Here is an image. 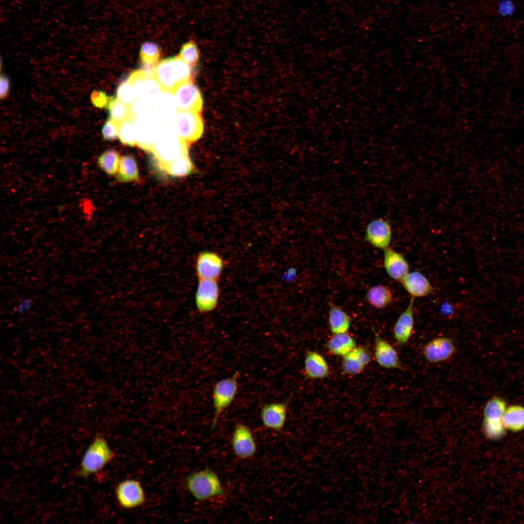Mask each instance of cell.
Instances as JSON below:
<instances>
[{"label":"cell","mask_w":524,"mask_h":524,"mask_svg":"<svg viewBox=\"0 0 524 524\" xmlns=\"http://www.w3.org/2000/svg\"><path fill=\"white\" fill-rule=\"evenodd\" d=\"M188 143L175 133L171 125H159L150 151L159 169L162 171L167 164L189 153Z\"/></svg>","instance_id":"obj_1"},{"label":"cell","mask_w":524,"mask_h":524,"mask_svg":"<svg viewBox=\"0 0 524 524\" xmlns=\"http://www.w3.org/2000/svg\"><path fill=\"white\" fill-rule=\"evenodd\" d=\"M185 485L191 495L199 502L223 496L226 493L218 474L209 467L191 473L186 479Z\"/></svg>","instance_id":"obj_2"},{"label":"cell","mask_w":524,"mask_h":524,"mask_svg":"<svg viewBox=\"0 0 524 524\" xmlns=\"http://www.w3.org/2000/svg\"><path fill=\"white\" fill-rule=\"evenodd\" d=\"M191 65L179 56L162 60L156 66L154 75L163 90L173 92L180 84L191 80Z\"/></svg>","instance_id":"obj_3"},{"label":"cell","mask_w":524,"mask_h":524,"mask_svg":"<svg viewBox=\"0 0 524 524\" xmlns=\"http://www.w3.org/2000/svg\"><path fill=\"white\" fill-rule=\"evenodd\" d=\"M115 453L105 439L96 437L86 449L82 458L78 474L87 477L98 472L114 458Z\"/></svg>","instance_id":"obj_4"},{"label":"cell","mask_w":524,"mask_h":524,"mask_svg":"<svg viewBox=\"0 0 524 524\" xmlns=\"http://www.w3.org/2000/svg\"><path fill=\"white\" fill-rule=\"evenodd\" d=\"M239 376L238 372L232 376L220 379L214 385L212 392L213 417L211 430L215 428L219 418L224 411L235 399L238 391Z\"/></svg>","instance_id":"obj_5"},{"label":"cell","mask_w":524,"mask_h":524,"mask_svg":"<svg viewBox=\"0 0 524 524\" xmlns=\"http://www.w3.org/2000/svg\"><path fill=\"white\" fill-rule=\"evenodd\" d=\"M175 133L188 143L199 139L204 131V124L199 112L179 111L171 122Z\"/></svg>","instance_id":"obj_6"},{"label":"cell","mask_w":524,"mask_h":524,"mask_svg":"<svg viewBox=\"0 0 524 524\" xmlns=\"http://www.w3.org/2000/svg\"><path fill=\"white\" fill-rule=\"evenodd\" d=\"M115 496L119 505L125 509L142 506L146 502V492L140 481L134 479L121 481L115 489Z\"/></svg>","instance_id":"obj_7"},{"label":"cell","mask_w":524,"mask_h":524,"mask_svg":"<svg viewBox=\"0 0 524 524\" xmlns=\"http://www.w3.org/2000/svg\"><path fill=\"white\" fill-rule=\"evenodd\" d=\"M230 444L235 456L241 460L253 458L257 452L258 446L253 432L249 426L243 423L235 425Z\"/></svg>","instance_id":"obj_8"},{"label":"cell","mask_w":524,"mask_h":524,"mask_svg":"<svg viewBox=\"0 0 524 524\" xmlns=\"http://www.w3.org/2000/svg\"><path fill=\"white\" fill-rule=\"evenodd\" d=\"M179 111L200 112L203 107L201 92L192 80L180 84L172 92Z\"/></svg>","instance_id":"obj_9"},{"label":"cell","mask_w":524,"mask_h":524,"mask_svg":"<svg viewBox=\"0 0 524 524\" xmlns=\"http://www.w3.org/2000/svg\"><path fill=\"white\" fill-rule=\"evenodd\" d=\"M127 80L133 87L138 98L153 101L163 90L154 74L142 69L132 72Z\"/></svg>","instance_id":"obj_10"},{"label":"cell","mask_w":524,"mask_h":524,"mask_svg":"<svg viewBox=\"0 0 524 524\" xmlns=\"http://www.w3.org/2000/svg\"><path fill=\"white\" fill-rule=\"evenodd\" d=\"M220 295L217 279H199L195 295V303L201 313L212 311L216 308Z\"/></svg>","instance_id":"obj_11"},{"label":"cell","mask_w":524,"mask_h":524,"mask_svg":"<svg viewBox=\"0 0 524 524\" xmlns=\"http://www.w3.org/2000/svg\"><path fill=\"white\" fill-rule=\"evenodd\" d=\"M287 414V402H273L264 404L262 407L260 418L265 428L280 432L285 426Z\"/></svg>","instance_id":"obj_12"},{"label":"cell","mask_w":524,"mask_h":524,"mask_svg":"<svg viewBox=\"0 0 524 524\" xmlns=\"http://www.w3.org/2000/svg\"><path fill=\"white\" fill-rule=\"evenodd\" d=\"M224 267V262L217 253L204 251L198 254L196 262V271L199 279H218Z\"/></svg>","instance_id":"obj_13"},{"label":"cell","mask_w":524,"mask_h":524,"mask_svg":"<svg viewBox=\"0 0 524 524\" xmlns=\"http://www.w3.org/2000/svg\"><path fill=\"white\" fill-rule=\"evenodd\" d=\"M136 144L143 150L150 152L159 124L153 115L133 117Z\"/></svg>","instance_id":"obj_14"},{"label":"cell","mask_w":524,"mask_h":524,"mask_svg":"<svg viewBox=\"0 0 524 524\" xmlns=\"http://www.w3.org/2000/svg\"><path fill=\"white\" fill-rule=\"evenodd\" d=\"M456 350L455 345L451 339L441 337L426 343L423 347V353L427 361L437 363L449 359L455 354Z\"/></svg>","instance_id":"obj_15"},{"label":"cell","mask_w":524,"mask_h":524,"mask_svg":"<svg viewBox=\"0 0 524 524\" xmlns=\"http://www.w3.org/2000/svg\"><path fill=\"white\" fill-rule=\"evenodd\" d=\"M375 339L374 357L377 364L386 369L404 371L397 351L389 342L373 330Z\"/></svg>","instance_id":"obj_16"},{"label":"cell","mask_w":524,"mask_h":524,"mask_svg":"<svg viewBox=\"0 0 524 524\" xmlns=\"http://www.w3.org/2000/svg\"><path fill=\"white\" fill-rule=\"evenodd\" d=\"M392 232L389 222L379 218L371 221L365 229V239L375 247L384 250L389 247Z\"/></svg>","instance_id":"obj_17"},{"label":"cell","mask_w":524,"mask_h":524,"mask_svg":"<svg viewBox=\"0 0 524 524\" xmlns=\"http://www.w3.org/2000/svg\"><path fill=\"white\" fill-rule=\"evenodd\" d=\"M153 116L159 124L171 125L178 108L172 92L162 90L153 102Z\"/></svg>","instance_id":"obj_18"},{"label":"cell","mask_w":524,"mask_h":524,"mask_svg":"<svg viewBox=\"0 0 524 524\" xmlns=\"http://www.w3.org/2000/svg\"><path fill=\"white\" fill-rule=\"evenodd\" d=\"M414 298L411 297L405 310L398 317L393 328V336L399 345H404L410 339L414 327Z\"/></svg>","instance_id":"obj_19"},{"label":"cell","mask_w":524,"mask_h":524,"mask_svg":"<svg viewBox=\"0 0 524 524\" xmlns=\"http://www.w3.org/2000/svg\"><path fill=\"white\" fill-rule=\"evenodd\" d=\"M371 360L369 350L363 346H356L343 357L342 370L346 375L361 373Z\"/></svg>","instance_id":"obj_20"},{"label":"cell","mask_w":524,"mask_h":524,"mask_svg":"<svg viewBox=\"0 0 524 524\" xmlns=\"http://www.w3.org/2000/svg\"><path fill=\"white\" fill-rule=\"evenodd\" d=\"M383 265L388 275L401 281L409 272V266L404 256L390 246L384 250Z\"/></svg>","instance_id":"obj_21"},{"label":"cell","mask_w":524,"mask_h":524,"mask_svg":"<svg viewBox=\"0 0 524 524\" xmlns=\"http://www.w3.org/2000/svg\"><path fill=\"white\" fill-rule=\"evenodd\" d=\"M411 297H423L430 294L434 288L429 280L421 272H409L400 281Z\"/></svg>","instance_id":"obj_22"},{"label":"cell","mask_w":524,"mask_h":524,"mask_svg":"<svg viewBox=\"0 0 524 524\" xmlns=\"http://www.w3.org/2000/svg\"><path fill=\"white\" fill-rule=\"evenodd\" d=\"M304 370L306 376L311 379H323L329 374L327 360L321 354L314 351L306 352Z\"/></svg>","instance_id":"obj_23"},{"label":"cell","mask_w":524,"mask_h":524,"mask_svg":"<svg viewBox=\"0 0 524 524\" xmlns=\"http://www.w3.org/2000/svg\"><path fill=\"white\" fill-rule=\"evenodd\" d=\"M356 346L355 339L347 332L334 334L326 344L331 354L342 357Z\"/></svg>","instance_id":"obj_24"},{"label":"cell","mask_w":524,"mask_h":524,"mask_svg":"<svg viewBox=\"0 0 524 524\" xmlns=\"http://www.w3.org/2000/svg\"><path fill=\"white\" fill-rule=\"evenodd\" d=\"M328 324L331 332L334 334L347 332L350 327L351 318L339 307L330 303Z\"/></svg>","instance_id":"obj_25"},{"label":"cell","mask_w":524,"mask_h":524,"mask_svg":"<svg viewBox=\"0 0 524 524\" xmlns=\"http://www.w3.org/2000/svg\"><path fill=\"white\" fill-rule=\"evenodd\" d=\"M366 298L370 305L380 309L386 307L392 302L393 295L389 287L378 284L372 286L368 290Z\"/></svg>","instance_id":"obj_26"},{"label":"cell","mask_w":524,"mask_h":524,"mask_svg":"<svg viewBox=\"0 0 524 524\" xmlns=\"http://www.w3.org/2000/svg\"><path fill=\"white\" fill-rule=\"evenodd\" d=\"M173 177L186 176L196 171L189 153L182 155L166 164L163 170Z\"/></svg>","instance_id":"obj_27"},{"label":"cell","mask_w":524,"mask_h":524,"mask_svg":"<svg viewBox=\"0 0 524 524\" xmlns=\"http://www.w3.org/2000/svg\"><path fill=\"white\" fill-rule=\"evenodd\" d=\"M506 429L512 432L524 429V407L519 405L509 406L506 409L502 418Z\"/></svg>","instance_id":"obj_28"},{"label":"cell","mask_w":524,"mask_h":524,"mask_svg":"<svg viewBox=\"0 0 524 524\" xmlns=\"http://www.w3.org/2000/svg\"><path fill=\"white\" fill-rule=\"evenodd\" d=\"M116 179L118 181L123 182L139 180L138 168L133 156L125 155L121 156Z\"/></svg>","instance_id":"obj_29"},{"label":"cell","mask_w":524,"mask_h":524,"mask_svg":"<svg viewBox=\"0 0 524 524\" xmlns=\"http://www.w3.org/2000/svg\"><path fill=\"white\" fill-rule=\"evenodd\" d=\"M120 157L117 151L108 149L99 155L97 163L100 168L107 174L114 175L118 171Z\"/></svg>","instance_id":"obj_30"},{"label":"cell","mask_w":524,"mask_h":524,"mask_svg":"<svg viewBox=\"0 0 524 524\" xmlns=\"http://www.w3.org/2000/svg\"><path fill=\"white\" fill-rule=\"evenodd\" d=\"M506 409V404L504 399L499 397H494L486 404L483 410V420H502Z\"/></svg>","instance_id":"obj_31"},{"label":"cell","mask_w":524,"mask_h":524,"mask_svg":"<svg viewBox=\"0 0 524 524\" xmlns=\"http://www.w3.org/2000/svg\"><path fill=\"white\" fill-rule=\"evenodd\" d=\"M118 137L122 144L130 147L136 145L133 117H130L118 124Z\"/></svg>","instance_id":"obj_32"},{"label":"cell","mask_w":524,"mask_h":524,"mask_svg":"<svg viewBox=\"0 0 524 524\" xmlns=\"http://www.w3.org/2000/svg\"><path fill=\"white\" fill-rule=\"evenodd\" d=\"M106 109L109 111L110 118L118 124L132 116L130 106L122 102L117 98L112 97Z\"/></svg>","instance_id":"obj_33"},{"label":"cell","mask_w":524,"mask_h":524,"mask_svg":"<svg viewBox=\"0 0 524 524\" xmlns=\"http://www.w3.org/2000/svg\"><path fill=\"white\" fill-rule=\"evenodd\" d=\"M160 56V49L154 42L147 41L141 46L140 58L142 63L157 65Z\"/></svg>","instance_id":"obj_34"},{"label":"cell","mask_w":524,"mask_h":524,"mask_svg":"<svg viewBox=\"0 0 524 524\" xmlns=\"http://www.w3.org/2000/svg\"><path fill=\"white\" fill-rule=\"evenodd\" d=\"M152 101L138 98L130 105L131 115L133 117L153 115Z\"/></svg>","instance_id":"obj_35"},{"label":"cell","mask_w":524,"mask_h":524,"mask_svg":"<svg viewBox=\"0 0 524 524\" xmlns=\"http://www.w3.org/2000/svg\"><path fill=\"white\" fill-rule=\"evenodd\" d=\"M483 430L485 436L491 440H497L505 434L506 428L502 420H483Z\"/></svg>","instance_id":"obj_36"},{"label":"cell","mask_w":524,"mask_h":524,"mask_svg":"<svg viewBox=\"0 0 524 524\" xmlns=\"http://www.w3.org/2000/svg\"><path fill=\"white\" fill-rule=\"evenodd\" d=\"M179 56L185 62L193 66L199 60V51L194 41L184 43L181 47Z\"/></svg>","instance_id":"obj_37"},{"label":"cell","mask_w":524,"mask_h":524,"mask_svg":"<svg viewBox=\"0 0 524 524\" xmlns=\"http://www.w3.org/2000/svg\"><path fill=\"white\" fill-rule=\"evenodd\" d=\"M116 95L119 100L129 106L135 100L137 97L134 89L127 80L119 84Z\"/></svg>","instance_id":"obj_38"},{"label":"cell","mask_w":524,"mask_h":524,"mask_svg":"<svg viewBox=\"0 0 524 524\" xmlns=\"http://www.w3.org/2000/svg\"><path fill=\"white\" fill-rule=\"evenodd\" d=\"M118 124L109 118L105 123L102 129V135L104 139L114 140L118 136Z\"/></svg>","instance_id":"obj_39"},{"label":"cell","mask_w":524,"mask_h":524,"mask_svg":"<svg viewBox=\"0 0 524 524\" xmlns=\"http://www.w3.org/2000/svg\"><path fill=\"white\" fill-rule=\"evenodd\" d=\"M111 98L112 97H109L104 92L98 91H94L91 96L93 104L98 108H106Z\"/></svg>","instance_id":"obj_40"},{"label":"cell","mask_w":524,"mask_h":524,"mask_svg":"<svg viewBox=\"0 0 524 524\" xmlns=\"http://www.w3.org/2000/svg\"><path fill=\"white\" fill-rule=\"evenodd\" d=\"M33 300L32 298L27 297L23 298L17 304L15 308V311L18 313L22 314L30 310L33 306Z\"/></svg>","instance_id":"obj_41"},{"label":"cell","mask_w":524,"mask_h":524,"mask_svg":"<svg viewBox=\"0 0 524 524\" xmlns=\"http://www.w3.org/2000/svg\"><path fill=\"white\" fill-rule=\"evenodd\" d=\"M0 97L1 98H6L10 90V81L4 75L1 74L0 79Z\"/></svg>","instance_id":"obj_42"}]
</instances>
